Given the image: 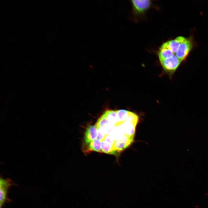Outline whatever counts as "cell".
<instances>
[{
    "label": "cell",
    "mask_w": 208,
    "mask_h": 208,
    "mask_svg": "<svg viewBox=\"0 0 208 208\" xmlns=\"http://www.w3.org/2000/svg\"><path fill=\"white\" fill-rule=\"evenodd\" d=\"M14 184L12 181L8 179H0V207L2 208L5 203L9 199L8 198V190Z\"/></svg>",
    "instance_id": "2"
},
{
    "label": "cell",
    "mask_w": 208,
    "mask_h": 208,
    "mask_svg": "<svg viewBox=\"0 0 208 208\" xmlns=\"http://www.w3.org/2000/svg\"><path fill=\"white\" fill-rule=\"evenodd\" d=\"M139 120V117L136 114L130 111L127 121L137 124Z\"/></svg>",
    "instance_id": "14"
},
{
    "label": "cell",
    "mask_w": 208,
    "mask_h": 208,
    "mask_svg": "<svg viewBox=\"0 0 208 208\" xmlns=\"http://www.w3.org/2000/svg\"><path fill=\"white\" fill-rule=\"evenodd\" d=\"M205 195L206 196H208V192L207 193V194H206Z\"/></svg>",
    "instance_id": "17"
},
{
    "label": "cell",
    "mask_w": 208,
    "mask_h": 208,
    "mask_svg": "<svg viewBox=\"0 0 208 208\" xmlns=\"http://www.w3.org/2000/svg\"><path fill=\"white\" fill-rule=\"evenodd\" d=\"M134 11L138 14H141L149 8L151 4L149 0H133L131 1Z\"/></svg>",
    "instance_id": "4"
},
{
    "label": "cell",
    "mask_w": 208,
    "mask_h": 208,
    "mask_svg": "<svg viewBox=\"0 0 208 208\" xmlns=\"http://www.w3.org/2000/svg\"><path fill=\"white\" fill-rule=\"evenodd\" d=\"M192 44L190 39L185 40L179 45L175 55L181 60H184L192 49Z\"/></svg>",
    "instance_id": "3"
},
{
    "label": "cell",
    "mask_w": 208,
    "mask_h": 208,
    "mask_svg": "<svg viewBox=\"0 0 208 208\" xmlns=\"http://www.w3.org/2000/svg\"><path fill=\"white\" fill-rule=\"evenodd\" d=\"M121 125H119L116 127L111 133V134L110 135L114 140H120L123 138L125 135Z\"/></svg>",
    "instance_id": "13"
},
{
    "label": "cell",
    "mask_w": 208,
    "mask_h": 208,
    "mask_svg": "<svg viewBox=\"0 0 208 208\" xmlns=\"http://www.w3.org/2000/svg\"><path fill=\"white\" fill-rule=\"evenodd\" d=\"M116 111L118 119V122L116 125V127L118 125H121L123 123L127 120L130 111L123 109Z\"/></svg>",
    "instance_id": "12"
},
{
    "label": "cell",
    "mask_w": 208,
    "mask_h": 208,
    "mask_svg": "<svg viewBox=\"0 0 208 208\" xmlns=\"http://www.w3.org/2000/svg\"><path fill=\"white\" fill-rule=\"evenodd\" d=\"M106 134L103 129L101 128L97 129V138L100 140H103Z\"/></svg>",
    "instance_id": "15"
},
{
    "label": "cell",
    "mask_w": 208,
    "mask_h": 208,
    "mask_svg": "<svg viewBox=\"0 0 208 208\" xmlns=\"http://www.w3.org/2000/svg\"><path fill=\"white\" fill-rule=\"evenodd\" d=\"M158 54L160 62L169 58L174 55L168 47L165 42L159 48Z\"/></svg>",
    "instance_id": "7"
},
{
    "label": "cell",
    "mask_w": 208,
    "mask_h": 208,
    "mask_svg": "<svg viewBox=\"0 0 208 208\" xmlns=\"http://www.w3.org/2000/svg\"><path fill=\"white\" fill-rule=\"evenodd\" d=\"M186 39L182 36H179L175 39L167 41L165 42L168 47L175 55L180 44Z\"/></svg>",
    "instance_id": "6"
},
{
    "label": "cell",
    "mask_w": 208,
    "mask_h": 208,
    "mask_svg": "<svg viewBox=\"0 0 208 208\" xmlns=\"http://www.w3.org/2000/svg\"><path fill=\"white\" fill-rule=\"evenodd\" d=\"M97 138V129L95 125H90L86 129L83 138L85 145H87Z\"/></svg>",
    "instance_id": "5"
},
{
    "label": "cell",
    "mask_w": 208,
    "mask_h": 208,
    "mask_svg": "<svg viewBox=\"0 0 208 208\" xmlns=\"http://www.w3.org/2000/svg\"><path fill=\"white\" fill-rule=\"evenodd\" d=\"M103 115L108 121L109 124L114 125L116 127V125L118 122V119L116 110H107Z\"/></svg>",
    "instance_id": "9"
},
{
    "label": "cell",
    "mask_w": 208,
    "mask_h": 208,
    "mask_svg": "<svg viewBox=\"0 0 208 208\" xmlns=\"http://www.w3.org/2000/svg\"><path fill=\"white\" fill-rule=\"evenodd\" d=\"M101 150L102 153L117 155L118 153L114 149L113 144L109 142L103 140L101 142Z\"/></svg>",
    "instance_id": "10"
},
{
    "label": "cell",
    "mask_w": 208,
    "mask_h": 208,
    "mask_svg": "<svg viewBox=\"0 0 208 208\" xmlns=\"http://www.w3.org/2000/svg\"><path fill=\"white\" fill-rule=\"evenodd\" d=\"M103 140L108 141L113 145L114 141L110 135L106 134Z\"/></svg>",
    "instance_id": "16"
},
{
    "label": "cell",
    "mask_w": 208,
    "mask_h": 208,
    "mask_svg": "<svg viewBox=\"0 0 208 208\" xmlns=\"http://www.w3.org/2000/svg\"><path fill=\"white\" fill-rule=\"evenodd\" d=\"M101 142V141L100 140L97 138L89 144L85 145H88V148L84 153L89 152L91 151H94L102 153Z\"/></svg>",
    "instance_id": "11"
},
{
    "label": "cell",
    "mask_w": 208,
    "mask_h": 208,
    "mask_svg": "<svg viewBox=\"0 0 208 208\" xmlns=\"http://www.w3.org/2000/svg\"><path fill=\"white\" fill-rule=\"evenodd\" d=\"M137 124L126 121L121 126L125 135L129 136L134 137Z\"/></svg>",
    "instance_id": "8"
},
{
    "label": "cell",
    "mask_w": 208,
    "mask_h": 208,
    "mask_svg": "<svg viewBox=\"0 0 208 208\" xmlns=\"http://www.w3.org/2000/svg\"><path fill=\"white\" fill-rule=\"evenodd\" d=\"M182 61L175 55L160 62L164 70L170 75L174 73Z\"/></svg>",
    "instance_id": "1"
}]
</instances>
